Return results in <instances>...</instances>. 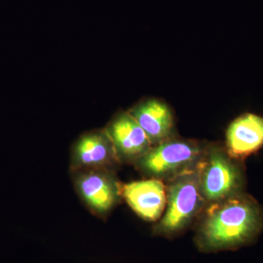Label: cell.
Instances as JSON below:
<instances>
[{"instance_id":"9","label":"cell","mask_w":263,"mask_h":263,"mask_svg":"<svg viewBox=\"0 0 263 263\" xmlns=\"http://www.w3.org/2000/svg\"><path fill=\"white\" fill-rule=\"evenodd\" d=\"M226 151L234 160H241L263 147V117L245 114L235 119L226 132Z\"/></svg>"},{"instance_id":"2","label":"cell","mask_w":263,"mask_h":263,"mask_svg":"<svg viewBox=\"0 0 263 263\" xmlns=\"http://www.w3.org/2000/svg\"><path fill=\"white\" fill-rule=\"evenodd\" d=\"M167 204L153 233L173 238L182 233L206 206L199 186L196 167L168 180Z\"/></svg>"},{"instance_id":"6","label":"cell","mask_w":263,"mask_h":263,"mask_svg":"<svg viewBox=\"0 0 263 263\" xmlns=\"http://www.w3.org/2000/svg\"><path fill=\"white\" fill-rule=\"evenodd\" d=\"M120 164L105 129L81 135L71 148L70 173L89 169L115 170Z\"/></svg>"},{"instance_id":"3","label":"cell","mask_w":263,"mask_h":263,"mask_svg":"<svg viewBox=\"0 0 263 263\" xmlns=\"http://www.w3.org/2000/svg\"><path fill=\"white\" fill-rule=\"evenodd\" d=\"M206 148L199 142L174 137L152 146L133 164L147 179L168 181L195 168Z\"/></svg>"},{"instance_id":"1","label":"cell","mask_w":263,"mask_h":263,"mask_svg":"<svg viewBox=\"0 0 263 263\" xmlns=\"http://www.w3.org/2000/svg\"><path fill=\"white\" fill-rule=\"evenodd\" d=\"M262 222L257 203L238 194L205 206L195 243L199 250L206 253L238 249L253 241Z\"/></svg>"},{"instance_id":"8","label":"cell","mask_w":263,"mask_h":263,"mask_svg":"<svg viewBox=\"0 0 263 263\" xmlns=\"http://www.w3.org/2000/svg\"><path fill=\"white\" fill-rule=\"evenodd\" d=\"M121 195L133 212L147 221L159 220L167 204L166 186L160 179L121 183Z\"/></svg>"},{"instance_id":"4","label":"cell","mask_w":263,"mask_h":263,"mask_svg":"<svg viewBox=\"0 0 263 263\" xmlns=\"http://www.w3.org/2000/svg\"><path fill=\"white\" fill-rule=\"evenodd\" d=\"M199 186L206 205L240 194L243 176L239 166L219 146H207L196 167Z\"/></svg>"},{"instance_id":"10","label":"cell","mask_w":263,"mask_h":263,"mask_svg":"<svg viewBox=\"0 0 263 263\" xmlns=\"http://www.w3.org/2000/svg\"><path fill=\"white\" fill-rule=\"evenodd\" d=\"M129 112L145 132L152 146L174 138V116L164 102L148 99L137 104Z\"/></svg>"},{"instance_id":"5","label":"cell","mask_w":263,"mask_h":263,"mask_svg":"<svg viewBox=\"0 0 263 263\" xmlns=\"http://www.w3.org/2000/svg\"><path fill=\"white\" fill-rule=\"evenodd\" d=\"M71 175L81 201L98 217H106L122 199V183L118 180L114 170H83Z\"/></svg>"},{"instance_id":"7","label":"cell","mask_w":263,"mask_h":263,"mask_svg":"<svg viewBox=\"0 0 263 263\" xmlns=\"http://www.w3.org/2000/svg\"><path fill=\"white\" fill-rule=\"evenodd\" d=\"M105 129L120 164H134L152 147L146 133L129 111L118 114Z\"/></svg>"}]
</instances>
